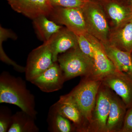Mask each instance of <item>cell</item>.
<instances>
[{"mask_svg": "<svg viewBox=\"0 0 132 132\" xmlns=\"http://www.w3.org/2000/svg\"><path fill=\"white\" fill-rule=\"evenodd\" d=\"M33 24L38 38L44 42L49 40L52 36L63 27L43 15L33 20Z\"/></svg>", "mask_w": 132, "mask_h": 132, "instance_id": "ac0fdd59", "label": "cell"}, {"mask_svg": "<svg viewBox=\"0 0 132 132\" xmlns=\"http://www.w3.org/2000/svg\"><path fill=\"white\" fill-rule=\"evenodd\" d=\"M131 57L132 59V53H131Z\"/></svg>", "mask_w": 132, "mask_h": 132, "instance_id": "83f0119b", "label": "cell"}, {"mask_svg": "<svg viewBox=\"0 0 132 132\" xmlns=\"http://www.w3.org/2000/svg\"><path fill=\"white\" fill-rule=\"evenodd\" d=\"M77 37L78 46L81 51L88 56L94 59V50L91 43L84 35H77Z\"/></svg>", "mask_w": 132, "mask_h": 132, "instance_id": "603a6c76", "label": "cell"}, {"mask_svg": "<svg viewBox=\"0 0 132 132\" xmlns=\"http://www.w3.org/2000/svg\"><path fill=\"white\" fill-rule=\"evenodd\" d=\"M7 1L15 12L32 20L41 15H45L48 17L53 8L50 0Z\"/></svg>", "mask_w": 132, "mask_h": 132, "instance_id": "8fae6325", "label": "cell"}, {"mask_svg": "<svg viewBox=\"0 0 132 132\" xmlns=\"http://www.w3.org/2000/svg\"><path fill=\"white\" fill-rule=\"evenodd\" d=\"M101 81L121 98L127 109L132 107V74L116 69Z\"/></svg>", "mask_w": 132, "mask_h": 132, "instance_id": "9c48e42d", "label": "cell"}, {"mask_svg": "<svg viewBox=\"0 0 132 132\" xmlns=\"http://www.w3.org/2000/svg\"><path fill=\"white\" fill-rule=\"evenodd\" d=\"M84 35L91 43L94 50V69L92 75L89 77L93 79L101 81L116 69L107 55L102 43L87 32Z\"/></svg>", "mask_w": 132, "mask_h": 132, "instance_id": "30bf717a", "label": "cell"}, {"mask_svg": "<svg viewBox=\"0 0 132 132\" xmlns=\"http://www.w3.org/2000/svg\"><path fill=\"white\" fill-rule=\"evenodd\" d=\"M65 81L63 71L57 61L30 82L42 92L49 93L61 90Z\"/></svg>", "mask_w": 132, "mask_h": 132, "instance_id": "7c38bea8", "label": "cell"}, {"mask_svg": "<svg viewBox=\"0 0 132 132\" xmlns=\"http://www.w3.org/2000/svg\"><path fill=\"white\" fill-rule=\"evenodd\" d=\"M12 116L11 111L6 107H1L0 110V132H8L11 123Z\"/></svg>", "mask_w": 132, "mask_h": 132, "instance_id": "7402d4cb", "label": "cell"}, {"mask_svg": "<svg viewBox=\"0 0 132 132\" xmlns=\"http://www.w3.org/2000/svg\"><path fill=\"white\" fill-rule=\"evenodd\" d=\"M0 103L15 105L36 119L35 99L27 88L26 82L7 72L0 76Z\"/></svg>", "mask_w": 132, "mask_h": 132, "instance_id": "6da1fadb", "label": "cell"}, {"mask_svg": "<svg viewBox=\"0 0 132 132\" xmlns=\"http://www.w3.org/2000/svg\"><path fill=\"white\" fill-rule=\"evenodd\" d=\"M48 17L51 20L59 25H63L77 35L87 32L81 8L54 7Z\"/></svg>", "mask_w": 132, "mask_h": 132, "instance_id": "8992f818", "label": "cell"}, {"mask_svg": "<svg viewBox=\"0 0 132 132\" xmlns=\"http://www.w3.org/2000/svg\"><path fill=\"white\" fill-rule=\"evenodd\" d=\"M85 1H96L100 2L103 1H106V0H85Z\"/></svg>", "mask_w": 132, "mask_h": 132, "instance_id": "4316f807", "label": "cell"}, {"mask_svg": "<svg viewBox=\"0 0 132 132\" xmlns=\"http://www.w3.org/2000/svg\"><path fill=\"white\" fill-rule=\"evenodd\" d=\"M107 43L122 51L132 53V21L120 28L111 30Z\"/></svg>", "mask_w": 132, "mask_h": 132, "instance_id": "2e32d148", "label": "cell"}, {"mask_svg": "<svg viewBox=\"0 0 132 132\" xmlns=\"http://www.w3.org/2000/svg\"><path fill=\"white\" fill-rule=\"evenodd\" d=\"M53 7L65 8H81L85 5V0H50Z\"/></svg>", "mask_w": 132, "mask_h": 132, "instance_id": "cb8c5ba5", "label": "cell"}, {"mask_svg": "<svg viewBox=\"0 0 132 132\" xmlns=\"http://www.w3.org/2000/svg\"><path fill=\"white\" fill-rule=\"evenodd\" d=\"M104 50L117 70L132 74V59L131 53L124 52L108 43H102Z\"/></svg>", "mask_w": 132, "mask_h": 132, "instance_id": "e0dca14e", "label": "cell"}, {"mask_svg": "<svg viewBox=\"0 0 132 132\" xmlns=\"http://www.w3.org/2000/svg\"><path fill=\"white\" fill-rule=\"evenodd\" d=\"M8 38H12V39H15L16 38L15 34L9 29L3 28L1 26L0 28V57L1 60L5 63L9 65H12L16 71L20 72H25V68L19 65L7 57L6 55L3 48L2 43L3 41H5Z\"/></svg>", "mask_w": 132, "mask_h": 132, "instance_id": "44dd1931", "label": "cell"}, {"mask_svg": "<svg viewBox=\"0 0 132 132\" xmlns=\"http://www.w3.org/2000/svg\"><path fill=\"white\" fill-rule=\"evenodd\" d=\"M120 132H132V107L128 109Z\"/></svg>", "mask_w": 132, "mask_h": 132, "instance_id": "d4e9b609", "label": "cell"}, {"mask_svg": "<svg viewBox=\"0 0 132 132\" xmlns=\"http://www.w3.org/2000/svg\"><path fill=\"white\" fill-rule=\"evenodd\" d=\"M112 90L102 83L99 88L92 121L87 132H107L106 126L111 107Z\"/></svg>", "mask_w": 132, "mask_h": 132, "instance_id": "5b68a950", "label": "cell"}, {"mask_svg": "<svg viewBox=\"0 0 132 132\" xmlns=\"http://www.w3.org/2000/svg\"><path fill=\"white\" fill-rule=\"evenodd\" d=\"M53 55L54 62L57 61L60 54H62L78 46L77 35L63 27L47 41Z\"/></svg>", "mask_w": 132, "mask_h": 132, "instance_id": "4fadbf2b", "label": "cell"}, {"mask_svg": "<svg viewBox=\"0 0 132 132\" xmlns=\"http://www.w3.org/2000/svg\"><path fill=\"white\" fill-rule=\"evenodd\" d=\"M54 104L61 113L72 122L75 131L87 132L88 124L74 102L64 95Z\"/></svg>", "mask_w": 132, "mask_h": 132, "instance_id": "5bb4252c", "label": "cell"}, {"mask_svg": "<svg viewBox=\"0 0 132 132\" xmlns=\"http://www.w3.org/2000/svg\"></svg>", "mask_w": 132, "mask_h": 132, "instance_id": "f1b7e54d", "label": "cell"}, {"mask_svg": "<svg viewBox=\"0 0 132 132\" xmlns=\"http://www.w3.org/2000/svg\"><path fill=\"white\" fill-rule=\"evenodd\" d=\"M54 62L48 43L44 42L29 54L24 72L26 80L31 82L49 68Z\"/></svg>", "mask_w": 132, "mask_h": 132, "instance_id": "52a82bcc", "label": "cell"}, {"mask_svg": "<svg viewBox=\"0 0 132 132\" xmlns=\"http://www.w3.org/2000/svg\"><path fill=\"white\" fill-rule=\"evenodd\" d=\"M48 130L52 132L75 131L71 121L61 113L54 104L50 108L47 119Z\"/></svg>", "mask_w": 132, "mask_h": 132, "instance_id": "d6986e66", "label": "cell"}, {"mask_svg": "<svg viewBox=\"0 0 132 132\" xmlns=\"http://www.w3.org/2000/svg\"><path fill=\"white\" fill-rule=\"evenodd\" d=\"M57 62L65 81L78 76H90L94 69L93 59L84 54L79 46L59 55Z\"/></svg>", "mask_w": 132, "mask_h": 132, "instance_id": "3957f363", "label": "cell"}, {"mask_svg": "<svg viewBox=\"0 0 132 132\" xmlns=\"http://www.w3.org/2000/svg\"><path fill=\"white\" fill-rule=\"evenodd\" d=\"M35 119L21 111L12 116V123L8 132H38L39 129L35 122Z\"/></svg>", "mask_w": 132, "mask_h": 132, "instance_id": "ffe728a7", "label": "cell"}, {"mask_svg": "<svg viewBox=\"0 0 132 132\" xmlns=\"http://www.w3.org/2000/svg\"><path fill=\"white\" fill-rule=\"evenodd\" d=\"M100 2L106 15L111 30L120 28L131 21L132 5L125 0H106Z\"/></svg>", "mask_w": 132, "mask_h": 132, "instance_id": "ba28073f", "label": "cell"}, {"mask_svg": "<svg viewBox=\"0 0 132 132\" xmlns=\"http://www.w3.org/2000/svg\"><path fill=\"white\" fill-rule=\"evenodd\" d=\"M101 84V80L93 79L89 76L82 77L79 84L64 95L78 107L88 126L92 122V113Z\"/></svg>", "mask_w": 132, "mask_h": 132, "instance_id": "7a4b0ae2", "label": "cell"}, {"mask_svg": "<svg viewBox=\"0 0 132 132\" xmlns=\"http://www.w3.org/2000/svg\"><path fill=\"white\" fill-rule=\"evenodd\" d=\"M87 33L102 43L108 42L111 28L99 2L87 1L82 7Z\"/></svg>", "mask_w": 132, "mask_h": 132, "instance_id": "277c9868", "label": "cell"}, {"mask_svg": "<svg viewBox=\"0 0 132 132\" xmlns=\"http://www.w3.org/2000/svg\"><path fill=\"white\" fill-rule=\"evenodd\" d=\"M127 110L122 99L112 90L111 107L107 123V132H120Z\"/></svg>", "mask_w": 132, "mask_h": 132, "instance_id": "9a60e30c", "label": "cell"}, {"mask_svg": "<svg viewBox=\"0 0 132 132\" xmlns=\"http://www.w3.org/2000/svg\"><path fill=\"white\" fill-rule=\"evenodd\" d=\"M125 1L127 2L130 5H132V0H125Z\"/></svg>", "mask_w": 132, "mask_h": 132, "instance_id": "484cf974", "label": "cell"}]
</instances>
